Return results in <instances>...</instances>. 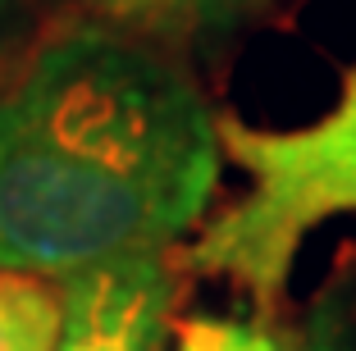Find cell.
<instances>
[{
    "mask_svg": "<svg viewBox=\"0 0 356 351\" xmlns=\"http://www.w3.org/2000/svg\"><path fill=\"white\" fill-rule=\"evenodd\" d=\"M60 324L55 283L0 269V351H51Z\"/></svg>",
    "mask_w": 356,
    "mask_h": 351,
    "instance_id": "cell-6",
    "label": "cell"
},
{
    "mask_svg": "<svg viewBox=\"0 0 356 351\" xmlns=\"http://www.w3.org/2000/svg\"><path fill=\"white\" fill-rule=\"evenodd\" d=\"M220 146L224 165L242 174V192L206 215L188 265L274 315L302 247L325 224L356 215V64L311 124L252 128L220 114Z\"/></svg>",
    "mask_w": 356,
    "mask_h": 351,
    "instance_id": "cell-2",
    "label": "cell"
},
{
    "mask_svg": "<svg viewBox=\"0 0 356 351\" xmlns=\"http://www.w3.org/2000/svg\"><path fill=\"white\" fill-rule=\"evenodd\" d=\"M265 5L274 0H69V10L142 32L165 46H174L178 37H197V32H229L252 14H261Z\"/></svg>",
    "mask_w": 356,
    "mask_h": 351,
    "instance_id": "cell-4",
    "label": "cell"
},
{
    "mask_svg": "<svg viewBox=\"0 0 356 351\" xmlns=\"http://www.w3.org/2000/svg\"><path fill=\"white\" fill-rule=\"evenodd\" d=\"M60 324L51 351H169L178 306L174 256H137L55 283Z\"/></svg>",
    "mask_w": 356,
    "mask_h": 351,
    "instance_id": "cell-3",
    "label": "cell"
},
{
    "mask_svg": "<svg viewBox=\"0 0 356 351\" xmlns=\"http://www.w3.org/2000/svg\"><path fill=\"white\" fill-rule=\"evenodd\" d=\"M220 178V114L174 46L69 10L0 64V269L174 256Z\"/></svg>",
    "mask_w": 356,
    "mask_h": 351,
    "instance_id": "cell-1",
    "label": "cell"
},
{
    "mask_svg": "<svg viewBox=\"0 0 356 351\" xmlns=\"http://www.w3.org/2000/svg\"><path fill=\"white\" fill-rule=\"evenodd\" d=\"M0 5H5V0H0Z\"/></svg>",
    "mask_w": 356,
    "mask_h": 351,
    "instance_id": "cell-7",
    "label": "cell"
},
{
    "mask_svg": "<svg viewBox=\"0 0 356 351\" xmlns=\"http://www.w3.org/2000/svg\"><path fill=\"white\" fill-rule=\"evenodd\" d=\"M174 351H356L334 329H293L274 315H188L174 320Z\"/></svg>",
    "mask_w": 356,
    "mask_h": 351,
    "instance_id": "cell-5",
    "label": "cell"
}]
</instances>
